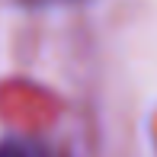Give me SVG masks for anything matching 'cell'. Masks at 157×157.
I'll return each mask as SVG.
<instances>
[{"label": "cell", "instance_id": "obj_1", "mask_svg": "<svg viewBox=\"0 0 157 157\" xmlns=\"http://www.w3.org/2000/svg\"><path fill=\"white\" fill-rule=\"evenodd\" d=\"M0 157H45L39 147L26 144V141H3L0 144Z\"/></svg>", "mask_w": 157, "mask_h": 157}]
</instances>
